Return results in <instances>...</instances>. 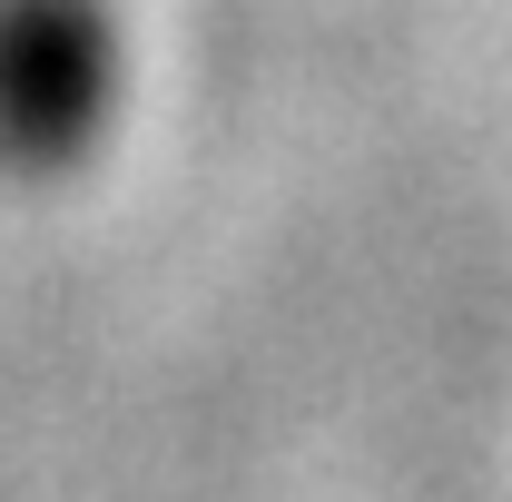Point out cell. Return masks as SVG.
<instances>
[{
    "label": "cell",
    "instance_id": "1",
    "mask_svg": "<svg viewBox=\"0 0 512 502\" xmlns=\"http://www.w3.org/2000/svg\"><path fill=\"white\" fill-rule=\"evenodd\" d=\"M119 89V40L99 0H0V158H79Z\"/></svg>",
    "mask_w": 512,
    "mask_h": 502
}]
</instances>
